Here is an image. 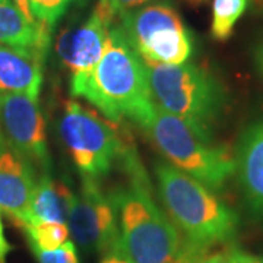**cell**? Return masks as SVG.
I'll list each match as a JSON object with an SVG mask.
<instances>
[{
    "label": "cell",
    "mask_w": 263,
    "mask_h": 263,
    "mask_svg": "<svg viewBox=\"0 0 263 263\" xmlns=\"http://www.w3.org/2000/svg\"><path fill=\"white\" fill-rule=\"evenodd\" d=\"M120 162L127 183L108 196L117 214L123 253L133 263H196L211 253L187 243L161 209L136 151L124 146Z\"/></svg>",
    "instance_id": "6da1fadb"
},
{
    "label": "cell",
    "mask_w": 263,
    "mask_h": 263,
    "mask_svg": "<svg viewBox=\"0 0 263 263\" xmlns=\"http://www.w3.org/2000/svg\"><path fill=\"white\" fill-rule=\"evenodd\" d=\"M72 95L92 104L114 123L127 119L139 126L152 113L155 103L145 62L127 41L120 24L111 25L100 62Z\"/></svg>",
    "instance_id": "7a4b0ae2"
},
{
    "label": "cell",
    "mask_w": 263,
    "mask_h": 263,
    "mask_svg": "<svg viewBox=\"0 0 263 263\" xmlns=\"http://www.w3.org/2000/svg\"><path fill=\"white\" fill-rule=\"evenodd\" d=\"M154 176L164 212L187 243L211 252L234 237L238 216L211 189L164 161L154 164Z\"/></svg>",
    "instance_id": "3957f363"
},
{
    "label": "cell",
    "mask_w": 263,
    "mask_h": 263,
    "mask_svg": "<svg viewBox=\"0 0 263 263\" xmlns=\"http://www.w3.org/2000/svg\"><path fill=\"white\" fill-rule=\"evenodd\" d=\"M151 95L162 111L179 117L203 139L212 132L227 105V91L221 81L193 63H146Z\"/></svg>",
    "instance_id": "277c9868"
},
{
    "label": "cell",
    "mask_w": 263,
    "mask_h": 263,
    "mask_svg": "<svg viewBox=\"0 0 263 263\" xmlns=\"http://www.w3.org/2000/svg\"><path fill=\"white\" fill-rule=\"evenodd\" d=\"M139 127L168 164L212 192L221 190L235 174V160L227 148L200 138L189 124L157 105Z\"/></svg>",
    "instance_id": "5b68a950"
},
{
    "label": "cell",
    "mask_w": 263,
    "mask_h": 263,
    "mask_svg": "<svg viewBox=\"0 0 263 263\" xmlns=\"http://www.w3.org/2000/svg\"><path fill=\"white\" fill-rule=\"evenodd\" d=\"M119 21L127 41L146 63L183 65L193 53L192 34L168 2L148 3L123 13Z\"/></svg>",
    "instance_id": "8992f818"
},
{
    "label": "cell",
    "mask_w": 263,
    "mask_h": 263,
    "mask_svg": "<svg viewBox=\"0 0 263 263\" xmlns=\"http://www.w3.org/2000/svg\"><path fill=\"white\" fill-rule=\"evenodd\" d=\"M59 130L81 176L101 179L122 158L124 145L113 127L78 101H69Z\"/></svg>",
    "instance_id": "52a82bcc"
},
{
    "label": "cell",
    "mask_w": 263,
    "mask_h": 263,
    "mask_svg": "<svg viewBox=\"0 0 263 263\" xmlns=\"http://www.w3.org/2000/svg\"><path fill=\"white\" fill-rule=\"evenodd\" d=\"M66 224L73 243L85 252L104 254L122 250L117 214L98 180L81 176L79 192L63 184Z\"/></svg>",
    "instance_id": "ba28073f"
},
{
    "label": "cell",
    "mask_w": 263,
    "mask_h": 263,
    "mask_svg": "<svg viewBox=\"0 0 263 263\" xmlns=\"http://www.w3.org/2000/svg\"><path fill=\"white\" fill-rule=\"evenodd\" d=\"M0 132L5 141L40 173H50L47 129L38 98L27 94H0Z\"/></svg>",
    "instance_id": "9c48e42d"
},
{
    "label": "cell",
    "mask_w": 263,
    "mask_h": 263,
    "mask_svg": "<svg viewBox=\"0 0 263 263\" xmlns=\"http://www.w3.org/2000/svg\"><path fill=\"white\" fill-rule=\"evenodd\" d=\"M116 21L108 18L98 6L91 16L76 28L62 32L56 51L70 73V94L84 84L103 56L108 31Z\"/></svg>",
    "instance_id": "30bf717a"
},
{
    "label": "cell",
    "mask_w": 263,
    "mask_h": 263,
    "mask_svg": "<svg viewBox=\"0 0 263 263\" xmlns=\"http://www.w3.org/2000/svg\"><path fill=\"white\" fill-rule=\"evenodd\" d=\"M38 170L0 138V211L24 227L38 180Z\"/></svg>",
    "instance_id": "8fae6325"
},
{
    "label": "cell",
    "mask_w": 263,
    "mask_h": 263,
    "mask_svg": "<svg viewBox=\"0 0 263 263\" xmlns=\"http://www.w3.org/2000/svg\"><path fill=\"white\" fill-rule=\"evenodd\" d=\"M234 160L246 205L253 215L263 218V117L243 130Z\"/></svg>",
    "instance_id": "7c38bea8"
},
{
    "label": "cell",
    "mask_w": 263,
    "mask_h": 263,
    "mask_svg": "<svg viewBox=\"0 0 263 263\" xmlns=\"http://www.w3.org/2000/svg\"><path fill=\"white\" fill-rule=\"evenodd\" d=\"M46 56L35 48L0 46V94H27L38 98Z\"/></svg>",
    "instance_id": "4fadbf2b"
},
{
    "label": "cell",
    "mask_w": 263,
    "mask_h": 263,
    "mask_svg": "<svg viewBox=\"0 0 263 263\" xmlns=\"http://www.w3.org/2000/svg\"><path fill=\"white\" fill-rule=\"evenodd\" d=\"M51 31L29 21L12 0H0V46L35 48L47 54Z\"/></svg>",
    "instance_id": "5bb4252c"
},
{
    "label": "cell",
    "mask_w": 263,
    "mask_h": 263,
    "mask_svg": "<svg viewBox=\"0 0 263 263\" xmlns=\"http://www.w3.org/2000/svg\"><path fill=\"white\" fill-rule=\"evenodd\" d=\"M48 221V222H66V202L63 195V184H56L50 173L38 174L35 190L29 206V222ZM25 224V226H27ZM24 226V227H25Z\"/></svg>",
    "instance_id": "9a60e30c"
},
{
    "label": "cell",
    "mask_w": 263,
    "mask_h": 263,
    "mask_svg": "<svg viewBox=\"0 0 263 263\" xmlns=\"http://www.w3.org/2000/svg\"><path fill=\"white\" fill-rule=\"evenodd\" d=\"M22 228L28 237L31 250H41V252L56 250L60 246L67 243L70 238V233L66 222L37 221V222H29Z\"/></svg>",
    "instance_id": "2e32d148"
},
{
    "label": "cell",
    "mask_w": 263,
    "mask_h": 263,
    "mask_svg": "<svg viewBox=\"0 0 263 263\" xmlns=\"http://www.w3.org/2000/svg\"><path fill=\"white\" fill-rule=\"evenodd\" d=\"M247 8V0H214L212 5V37L224 41L233 34L237 21Z\"/></svg>",
    "instance_id": "e0dca14e"
},
{
    "label": "cell",
    "mask_w": 263,
    "mask_h": 263,
    "mask_svg": "<svg viewBox=\"0 0 263 263\" xmlns=\"http://www.w3.org/2000/svg\"><path fill=\"white\" fill-rule=\"evenodd\" d=\"M72 2L73 0H29V9L38 24L53 31Z\"/></svg>",
    "instance_id": "ac0fdd59"
},
{
    "label": "cell",
    "mask_w": 263,
    "mask_h": 263,
    "mask_svg": "<svg viewBox=\"0 0 263 263\" xmlns=\"http://www.w3.org/2000/svg\"><path fill=\"white\" fill-rule=\"evenodd\" d=\"M32 253L38 263H79L76 246L70 240L56 250H50V252L32 250Z\"/></svg>",
    "instance_id": "d6986e66"
},
{
    "label": "cell",
    "mask_w": 263,
    "mask_h": 263,
    "mask_svg": "<svg viewBox=\"0 0 263 263\" xmlns=\"http://www.w3.org/2000/svg\"><path fill=\"white\" fill-rule=\"evenodd\" d=\"M151 2L152 0H98L97 6L103 10L107 16H110L113 21H116L123 13L142 8Z\"/></svg>",
    "instance_id": "ffe728a7"
},
{
    "label": "cell",
    "mask_w": 263,
    "mask_h": 263,
    "mask_svg": "<svg viewBox=\"0 0 263 263\" xmlns=\"http://www.w3.org/2000/svg\"><path fill=\"white\" fill-rule=\"evenodd\" d=\"M231 254H233V249H222L214 253H208L196 263H233Z\"/></svg>",
    "instance_id": "44dd1931"
},
{
    "label": "cell",
    "mask_w": 263,
    "mask_h": 263,
    "mask_svg": "<svg viewBox=\"0 0 263 263\" xmlns=\"http://www.w3.org/2000/svg\"><path fill=\"white\" fill-rule=\"evenodd\" d=\"M12 252V245L8 241L5 234V227L0 215V263H8V256Z\"/></svg>",
    "instance_id": "7402d4cb"
},
{
    "label": "cell",
    "mask_w": 263,
    "mask_h": 263,
    "mask_svg": "<svg viewBox=\"0 0 263 263\" xmlns=\"http://www.w3.org/2000/svg\"><path fill=\"white\" fill-rule=\"evenodd\" d=\"M253 60L256 69L263 76V35L257 40V43L253 48Z\"/></svg>",
    "instance_id": "603a6c76"
},
{
    "label": "cell",
    "mask_w": 263,
    "mask_h": 263,
    "mask_svg": "<svg viewBox=\"0 0 263 263\" xmlns=\"http://www.w3.org/2000/svg\"><path fill=\"white\" fill-rule=\"evenodd\" d=\"M100 263H133L126 256V254L123 253L122 250H117V252H110V253L104 254L103 259H101V262Z\"/></svg>",
    "instance_id": "cb8c5ba5"
},
{
    "label": "cell",
    "mask_w": 263,
    "mask_h": 263,
    "mask_svg": "<svg viewBox=\"0 0 263 263\" xmlns=\"http://www.w3.org/2000/svg\"><path fill=\"white\" fill-rule=\"evenodd\" d=\"M231 260H233V263H263V260H260V259L245 253L241 250H237V249H233Z\"/></svg>",
    "instance_id": "d4e9b609"
},
{
    "label": "cell",
    "mask_w": 263,
    "mask_h": 263,
    "mask_svg": "<svg viewBox=\"0 0 263 263\" xmlns=\"http://www.w3.org/2000/svg\"><path fill=\"white\" fill-rule=\"evenodd\" d=\"M16 6H18V9L29 19V21H32V22H37L34 16H32V13H31V9H29V0H12Z\"/></svg>",
    "instance_id": "484cf974"
},
{
    "label": "cell",
    "mask_w": 263,
    "mask_h": 263,
    "mask_svg": "<svg viewBox=\"0 0 263 263\" xmlns=\"http://www.w3.org/2000/svg\"><path fill=\"white\" fill-rule=\"evenodd\" d=\"M0 138H2V132H0Z\"/></svg>",
    "instance_id": "4316f807"
}]
</instances>
